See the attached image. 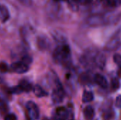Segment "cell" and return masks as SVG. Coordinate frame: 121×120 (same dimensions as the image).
Here are the masks:
<instances>
[{
  "mask_svg": "<svg viewBox=\"0 0 121 120\" xmlns=\"http://www.w3.org/2000/svg\"><path fill=\"white\" fill-rule=\"evenodd\" d=\"M113 61L116 63V65L121 69V54H115L113 56Z\"/></svg>",
  "mask_w": 121,
  "mask_h": 120,
  "instance_id": "cell-21",
  "label": "cell"
},
{
  "mask_svg": "<svg viewBox=\"0 0 121 120\" xmlns=\"http://www.w3.org/2000/svg\"><path fill=\"white\" fill-rule=\"evenodd\" d=\"M84 116L86 120H91L94 117V109L92 106L88 105L84 110Z\"/></svg>",
  "mask_w": 121,
  "mask_h": 120,
  "instance_id": "cell-13",
  "label": "cell"
},
{
  "mask_svg": "<svg viewBox=\"0 0 121 120\" xmlns=\"http://www.w3.org/2000/svg\"><path fill=\"white\" fill-rule=\"evenodd\" d=\"M52 80V84H53V90L52 92V101L54 104H59L61 103L65 98V91L63 89V87L58 79V78L54 75L53 77L51 79Z\"/></svg>",
  "mask_w": 121,
  "mask_h": 120,
  "instance_id": "cell-2",
  "label": "cell"
},
{
  "mask_svg": "<svg viewBox=\"0 0 121 120\" xmlns=\"http://www.w3.org/2000/svg\"><path fill=\"white\" fill-rule=\"evenodd\" d=\"M33 91L34 94L38 98H43L48 95V93L39 85L34 86V87H33Z\"/></svg>",
  "mask_w": 121,
  "mask_h": 120,
  "instance_id": "cell-14",
  "label": "cell"
},
{
  "mask_svg": "<svg viewBox=\"0 0 121 120\" xmlns=\"http://www.w3.org/2000/svg\"><path fill=\"white\" fill-rule=\"evenodd\" d=\"M37 45L39 50L45 51L49 49L50 46V41L45 35H39L37 37Z\"/></svg>",
  "mask_w": 121,
  "mask_h": 120,
  "instance_id": "cell-8",
  "label": "cell"
},
{
  "mask_svg": "<svg viewBox=\"0 0 121 120\" xmlns=\"http://www.w3.org/2000/svg\"><path fill=\"white\" fill-rule=\"evenodd\" d=\"M87 23L91 26H101L105 24L106 18L101 15H93L88 18Z\"/></svg>",
  "mask_w": 121,
  "mask_h": 120,
  "instance_id": "cell-7",
  "label": "cell"
},
{
  "mask_svg": "<svg viewBox=\"0 0 121 120\" xmlns=\"http://www.w3.org/2000/svg\"><path fill=\"white\" fill-rule=\"evenodd\" d=\"M43 120H50V119H49V118H48V117H44V118L43 119Z\"/></svg>",
  "mask_w": 121,
  "mask_h": 120,
  "instance_id": "cell-29",
  "label": "cell"
},
{
  "mask_svg": "<svg viewBox=\"0 0 121 120\" xmlns=\"http://www.w3.org/2000/svg\"><path fill=\"white\" fill-rule=\"evenodd\" d=\"M10 18V13L6 6L0 5V21L1 23L6 22Z\"/></svg>",
  "mask_w": 121,
  "mask_h": 120,
  "instance_id": "cell-11",
  "label": "cell"
},
{
  "mask_svg": "<svg viewBox=\"0 0 121 120\" xmlns=\"http://www.w3.org/2000/svg\"><path fill=\"white\" fill-rule=\"evenodd\" d=\"M55 1H64V0H54Z\"/></svg>",
  "mask_w": 121,
  "mask_h": 120,
  "instance_id": "cell-30",
  "label": "cell"
},
{
  "mask_svg": "<svg viewBox=\"0 0 121 120\" xmlns=\"http://www.w3.org/2000/svg\"><path fill=\"white\" fill-rule=\"evenodd\" d=\"M90 76L88 74H82L80 76V81L82 83L86 84L90 83Z\"/></svg>",
  "mask_w": 121,
  "mask_h": 120,
  "instance_id": "cell-19",
  "label": "cell"
},
{
  "mask_svg": "<svg viewBox=\"0 0 121 120\" xmlns=\"http://www.w3.org/2000/svg\"><path fill=\"white\" fill-rule=\"evenodd\" d=\"M21 61H22L23 62H24L25 64H26L28 65H30L32 63V58L29 55H24L21 58Z\"/></svg>",
  "mask_w": 121,
  "mask_h": 120,
  "instance_id": "cell-22",
  "label": "cell"
},
{
  "mask_svg": "<svg viewBox=\"0 0 121 120\" xmlns=\"http://www.w3.org/2000/svg\"><path fill=\"white\" fill-rule=\"evenodd\" d=\"M11 71L17 74H24L29 70V65L25 64L22 61H18L13 63L9 69Z\"/></svg>",
  "mask_w": 121,
  "mask_h": 120,
  "instance_id": "cell-6",
  "label": "cell"
},
{
  "mask_svg": "<svg viewBox=\"0 0 121 120\" xmlns=\"http://www.w3.org/2000/svg\"><path fill=\"white\" fill-rule=\"evenodd\" d=\"M94 82L103 88H106L108 87V81L106 79L100 74H96L93 78Z\"/></svg>",
  "mask_w": 121,
  "mask_h": 120,
  "instance_id": "cell-9",
  "label": "cell"
},
{
  "mask_svg": "<svg viewBox=\"0 0 121 120\" xmlns=\"http://www.w3.org/2000/svg\"><path fill=\"white\" fill-rule=\"evenodd\" d=\"M76 3L81 4H90L92 0H74Z\"/></svg>",
  "mask_w": 121,
  "mask_h": 120,
  "instance_id": "cell-27",
  "label": "cell"
},
{
  "mask_svg": "<svg viewBox=\"0 0 121 120\" xmlns=\"http://www.w3.org/2000/svg\"><path fill=\"white\" fill-rule=\"evenodd\" d=\"M9 67L7 65V64L4 62H0V72L1 73H6L9 71Z\"/></svg>",
  "mask_w": 121,
  "mask_h": 120,
  "instance_id": "cell-20",
  "label": "cell"
},
{
  "mask_svg": "<svg viewBox=\"0 0 121 120\" xmlns=\"http://www.w3.org/2000/svg\"><path fill=\"white\" fill-rule=\"evenodd\" d=\"M53 59L57 64L69 67L72 65V56L69 45L65 43L59 45L53 52Z\"/></svg>",
  "mask_w": 121,
  "mask_h": 120,
  "instance_id": "cell-1",
  "label": "cell"
},
{
  "mask_svg": "<svg viewBox=\"0 0 121 120\" xmlns=\"http://www.w3.org/2000/svg\"><path fill=\"white\" fill-rule=\"evenodd\" d=\"M2 81H3V78L0 76V83H2Z\"/></svg>",
  "mask_w": 121,
  "mask_h": 120,
  "instance_id": "cell-28",
  "label": "cell"
},
{
  "mask_svg": "<svg viewBox=\"0 0 121 120\" xmlns=\"http://www.w3.org/2000/svg\"><path fill=\"white\" fill-rule=\"evenodd\" d=\"M27 115L28 120H38L39 118V109L33 101H28L26 104Z\"/></svg>",
  "mask_w": 121,
  "mask_h": 120,
  "instance_id": "cell-4",
  "label": "cell"
},
{
  "mask_svg": "<svg viewBox=\"0 0 121 120\" xmlns=\"http://www.w3.org/2000/svg\"><path fill=\"white\" fill-rule=\"evenodd\" d=\"M4 120H17V117L15 114H6L4 117Z\"/></svg>",
  "mask_w": 121,
  "mask_h": 120,
  "instance_id": "cell-25",
  "label": "cell"
},
{
  "mask_svg": "<svg viewBox=\"0 0 121 120\" xmlns=\"http://www.w3.org/2000/svg\"><path fill=\"white\" fill-rule=\"evenodd\" d=\"M121 47V27L111 36L105 45V50L108 52H112Z\"/></svg>",
  "mask_w": 121,
  "mask_h": 120,
  "instance_id": "cell-3",
  "label": "cell"
},
{
  "mask_svg": "<svg viewBox=\"0 0 121 120\" xmlns=\"http://www.w3.org/2000/svg\"><path fill=\"white\" fill-rule=\"evenodd\" d=\"M94 64L101 69H103L106 65L105 55L102 53H97L94 59Z\"/></svg>",
  "mask_w": 121,
  "mask_h": 120,
  "instance_id": "cell-10",
  "label": "cell"
},
{
  "mask_svg": "<svg viewBox=\"0 0 121 120\" xmlns=\"http://www.w3.org/2000/svg\"><path fill=\"white\" fill-rule=\"evenodd\" d=\"M115 105L116 106V108H121V95H119L116 100L115 102Z\"/></svg>",
  "mask_w": 121,
  "mask_h": 120,
  "instance_id": "cell-26",
  "label": "cell"
},
{
  "mask_svg": "<svg viewBox=\"0 0 121 120\" xmlns=\"http://www.w3.org/2000/svg\"><path fill=\"white\" fill-rule=\"evenodd\" d=\"M9 92L11 93H13V94H19V93H23L18 86H14V87L11 88L9 89Z\"/></svg>",
  "mask_w": 121,
  "mask_h": 120,
  "instance_id": "cell-23",
  "label": "cell"
},
{
  "mask_svg": "<svg viewBox=\"0 0 121 120\" xmlns=\"http://www.w3.org/2000/svg\"><path fill=\"white\" fill-rule=\"evenodd\" d=\"M18 86H19V88H21V90L22 91V92L28 93L31 90H33V86H32V84L30 83V82H29L28 81L25 80V79L21 80L19 82V83H18Z\"/></svg>",
  "mask_w": 121,
  "mask_h": 120,
  "instance_id": "cell-12",
  "label": "cell"
},
{
  "mask_svg": "<svg viewBox=\"0 0 121 120\" xmlns=\"http://www.w3.org/2000/svg\"><path fill=\"white\" fill-rule=\"evenodd\" d=\"M120 87V81L119 79L116 77L113 78L111 82V88L112 91H116Z\"/></svg>",
  "mask_w": 121,
  "mask_h": 120,
  "instance_id": "cell-18",
  "label": "cell"
},
{
  "mask_svg": "<svg viewBox=\"0 0 121 120\" xmlns=\"http://www.w3.org/2000/svg\"><path fill=\"white\" fill-rule=\"evenodd\" d=\"M106 3L111 8H117L121 6V0H106Z\"/></svg>",
  "mask_w": 121,
  "mask_h": 120,
  "instance_id": "cell-17",
  "label": "cell"
},
{
  "mask_svg": "<svg viewBox=\"0 0 121 120\" xmlns=\"http://www.w3.org/2000/svg\"><path fill=\"white\" fill-rule=\"evenodd\" d=\"M55 117L58 120H72L73 119V114L69 109L60 107L55 110Z\"/></svg>",
  "mask_w": 121,
  "mask_h": 120,
  "instance_id": "cell-5",
  "label": "cell"
},
{
  "mask_svg": "<svg viewBox=\"0 0 121 120\" xmlns=\"http://www.w3.org/2000/svg\"><path fill=\"white\" fill-rule=\"evenodd\" d=\"M22 5L29 7L33 4V0H18Z\"/></svg>",
  "mask_w": 121,
  "mask_h": 120,
  "instance_id": "cell-24",
  "label": "cell"
},
{
  "mask_svg": "<svg viewBox=\"0 0 121 120\" xmlns=\"http://www.w3.org/2000/svg\"><path fill=\"white\" fill-rule=\"evenodd\" d=\"M9 111V105L7 103L1 98H0V114L6 115Z\"/></svg>",
  "mask_w": 121,
  "mask_h": 120,
  "instance_id": "cell-16",
  "label": "cell"
},
{
  "mask_svg": "<svg viewBox=\"0 0 121 120\" xmlns=\"http://www.w3.org/2000/svg\"><path fill=\"white\" fill-rule=\"evenodd\" d=\"M94 94L89 91H84L82 95V101L84 103H90L94 100Z\"/></svg>",
  "mask_w": 121,
  "mask_h": 120,
  "instance_id": "cell-15",
  "label": "cell"
}]
</instances>
